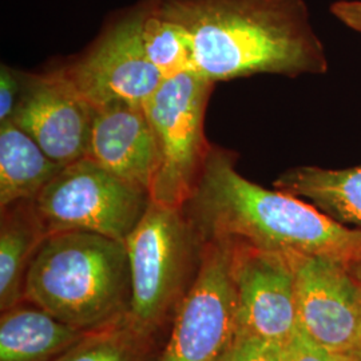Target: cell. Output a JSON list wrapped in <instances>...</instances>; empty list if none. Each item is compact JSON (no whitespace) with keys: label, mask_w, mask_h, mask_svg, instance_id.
<instances>
[{"label":"cell","mask_w":361,"mask_h":361,"mask_svg":"<svg viewBox=\"0 0 361 361\" xmlns=\"http://www.w3.org/2000/svg\"><path fill=\"white\" fill-rule=\"evenodd\" d=\"M147 341L130 325L126 316L87 332L51 361H142Z\"/></svg>","instance_id":"obj_18"},{"label":"cell","mask_w":361,"mask_h":361,"mask_svg":"<svg viewBox=\"0 0 361 361\" xmlns=\"http://www.w3.org/2000/svg\"><path fill=\"white\" fill-rule=\"evenodd\" d=\"M63 168L13 122L0 125V209L34 200Z\"/></svg>","instance_id":"obj_16"},{"label":"cell","mask_w":361,"mask_h":361,"mask_svg":"<svg viewBox=\"0 0 361 361\" xmlns=\"http://www.w3.org/2000/svg\"><path fill=\"white\" fill-rule=\"evenodd\" d=\"M25 73L10 66H0V125L13 119L23 91Z\"/></svg>","instance_id":"obj_20"},{"label":"cell","mask_w":361,"mask_h":361,"mask_svg":"<svg viewBox=\"0 0 361 361\" xmlns=\"http://www.w3.org/2000/svg\"><path fill=\"white\" fill-rule=\"evenodd\" d=\"M273 186L308 201L345 226L361 228V166L338 170L297 166L284 171Z\"/></svg>","instance_id":"obj_14"},{"label":"cell","mask_w":361,"mask_h":361,"mask_svg":"<svg viewBox=\"0 0 361 361\" xmlns=\"http://www.w3.org/2000/svg\"><path fill=\"white\" fill-rule=\"evenodd\" d=\"M228 243L237 329L286 344L297 331L296 255Z\"/></svg>","instance_id":"obj_10"},{"label":"cell","mask_w":361,"mask_h":361,"mask_svg":"<svg viewBox=\"0 0 361 361\" xmlns=\"http://www.w3.org/2000/svg\"><path fill=\"white\" fill-rule=\"evenodd\" d=\"M86 334L37 305L18 304L0 317V361H51Z\"/></svg>","instance_id":"obj_13"},{"label":"cell","mask_w":361,"mask_h":361,"mask_svg":"<svg viewBox=\"0 0 361 361\" xmlns=\"http://www.w3.org/2000/svg\"><path fill=\"white\" fill-rule=\"evenodd\" d=\"M87 157L150 194L157 154L145 106L113 104L95 109Z\"/></svg>","instance_id":"obj_12"},{"label":"cell","mask_w":361,"mask_h":361,"mask_svg":"<svg viewBox=\"0 0 361 361\" xmlns=\"http://www.w3.org/2000/svg\"><path fill=\"white\" fill-rule=\"evenodd\" d=\"M331 13L345 26L361 32V0H340L331 6Z\"/></svg>","instance_id":"obj_22"},{"label":"cell","mask_w":361,"mask_h":361,"mask_svg":"<svg viewBox=\"0 0 361 361\" xmlns=\"http://www.w3.org/2000/svg\"><path fill=\"white\" fill-rule=\"evenodd\" d=\"M219 361H285V344L237 329Z\"/></svg>","instance_id":"obj_19"},{"label":"cell","mask_w":361,"mask_h":361,"mask_svg":"<svg viewBox=\"0 0 361 361\" xmlns=\"http://www.w3.org/2000/svg\"><path fill=\"white\" fill-rule=\"evenodd\" d=\"M214 83L195 71L165 79L145 104L155 142L150 200L182 209L200 180L212 143L205 114Z\"/></svg>","instance_id":"obj_5"},{"label":"cell","mask_w":361,"mask_h":361,"mask_svg":"<svg viewBox=\"0 0 361 361\" xmlns=\"http://www.w3.org/2000/svg\"><path fill=\"white\" fill-rule=\"evenodd\" d=\"M185 28L194 71L212 83L256 74H325L304 0H158Z\"/></svg>","instance_id":"obj_2"},{"label":"cell","mask_w":361,"mask_h":361,"mask_svg":"<svg viewBox=\"0 0 361 361\" xmlns=\"http://www.w3.org/2000/svg\"><path fill=\"white\" fill-rule=\"evenodd\" d=\"M62 68L94 109L145 106L165 80L143 47L140 4L114 18L90 49Z\"/></svg>","instance_id":"obj_8"},{"label":"cell","mask_w":361,"mask_h":361,"mask_svg":"<svg viewBox=\"0 0 361 361\" xmlns=\"http://www.w3.org/2000/svg\"><path fill=\"white\" fill-rule=\"evenodd\" d=\"M285 361H348L326 350L297 328L296 334L285 344Z\"/></svg>","instance_id":"obj_21"},{"label":"cell","mask_w":361,"mask_h":361,"mask_svg":"<svg viewBox=\"0 0 361 361\" xmlns=\"http://www.w3.org/2000/svg\"><path fill=\"white\" fill-rule=\"evenodd\" d=\"M348 267L350 271H352V274H353V277L356 279V281H357V284H359L361 289V261H359V262H355V264H350ZM356 361H361V336L360 341H359V348H357V355H356Z\"/></svg>","instance_id":"obj_23"},{"label":"cell","mask_w":361,"mask_h":361,"mask_svg":"<svg viewBox=\"0 0 361 361\" xmlns=\"http://www.w3.org/2000/svg\"><path fill=\"white\" fill-rule=\"evenodd\" d=\"M140 8L145 51L164 79L194 71L192 46L185 28L158 0H143Z\"/></svg>","instance_id":"obj_17"},{"label":"cell","mask_w":361,"mask_h":361,"mask_svg":"<svg viewBox=\"0 0 361 361\" xmlns=\"http://www.w3.org/2000/svg\"><path fill=\"white\" fill-rule=\"evenodd\" d=\"M235 164V153L212 145L182 207L201 244L224 240L348 265L361 261V228L345 226L301 198L246 180Z\"/></svg>","instance_id":"obj_1"},{"label":"cell","mask_w":361,"mask_h":361,"mask_svg":"<svg viewBox=\"0 0 361 361\" xmlns=\"http://www.w3.org/2000/svg\"><path fill=\"white\" fill-rule=\"evenodd\" d=\"M237 332L231 276V244H201L198 269L176 312L168 344L158 361H219Z\"/></svg>","instance_id":"obj_7"},{"label":"cell","mask_w":361,"mask_h":361,"mask_svg":"<svg viewBox=\"0 0 361 361\" xmlns=\"http://www.w3.org/2000/svg\"><path fill=\"white\" fill-rule=\"evenodd\" d=\"M297 328L320 347L356 361L361 336V289L348 264L295 256Z\"/></svg>","instance_id":"obj_9"},{"label":"cell","mask_w":361,"mask_h":361,"mask_svg":"<svg viewBox=\"0 0 361 361\" xmlns=\"http://www.w3.org/2000/svg\"><path fill=\"white\" fill-rule=\"evenodd\" d=\"M94 116L92 104L59 67L42 74L25 73L11 122L51 159L67 166L89 154Z\"/></svg>","instance_id":"obj_11"},{"label":"cell","mask_w":361,"mask_h":361,"mask_svg":"<svg viewBox=\"0 0 361 361\" xmlns=\"http://www.w3.org/2000/svg\"><path fill=\"white\" fill-rule=\"evenodd\" d=\"M125 246L131 286L128 320L149 340L182 295L201 243L182 209L150 201Z\"/></svg>","instance_id":"obj_4"},{"label":"cell","mask_w":361,"mask_h":361,"mask_svg":"<svg viewBox=\"0 0 361 361\" xmlns=\"http://www.w3.org/2000/svg\"><path fill=\"white\" fill-rule=\"evenodd\" d=\"M150 194L85 157L62 169L32 200L47 235L90 232L125 243L150 205Z\"/></svg>","instance_id":"obj_6"},{"label":"cell","mask_w":361,"mask_h":361,"mask_svg":"<svg viewBox=\"0 0 361 361\" xmlns=\"http://www.w3.org/2000/svg\"><path fill=\"white\" fill-rule=\"evenodd\" d=\"M25 298L85 332L119 322L131 298L125 243L77 231L47 235L30 262Z\"/></svg>","instance_id":"obj_3"},{"label":"cell","mask_w":361,"mask_h":361,"mask_svg":"<svg viewBox=\"0 0 361 361\" xmlns=\"http://www.w3.org/2000/svg\"><path fill=\"white\" fill-rule=\"evenodd\" d=\"M47 237L32 200L1 209L0 225V308L1 312L25 298L30 262Z\"/></svg>","instance_id":"obj_15"}]
</instances>
